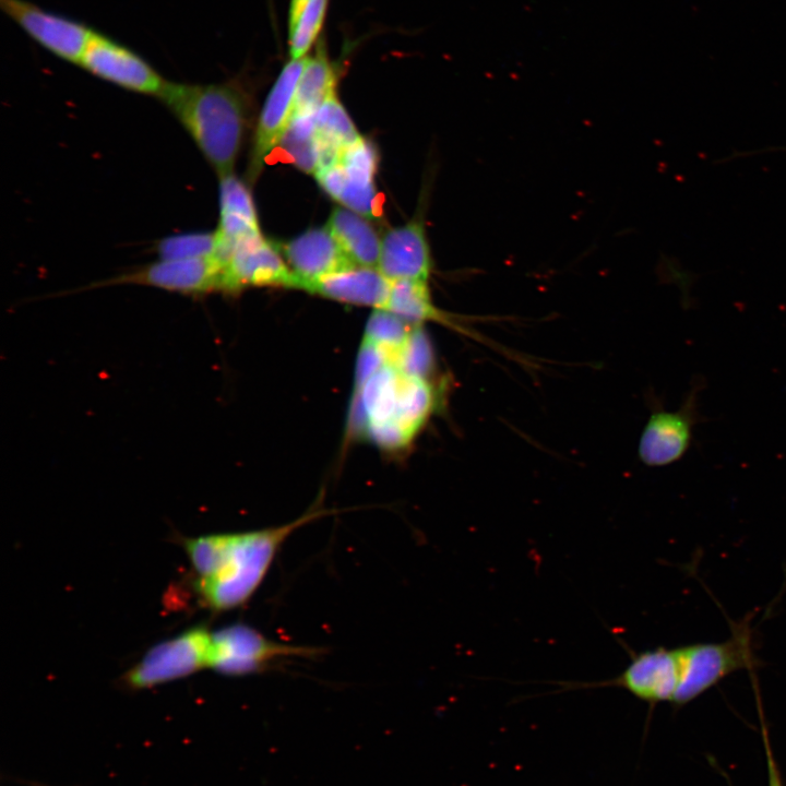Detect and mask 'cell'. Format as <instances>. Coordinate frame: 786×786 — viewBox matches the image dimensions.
Returning <instances> with one entry per match:
<instances>
[{
	"label": "cell",
	"instance_id": "8fae6325",
	"mask_svg": "<svg viewBox=\"0 0 786 786\" xmlns=\"http://www.w3.org/2000/svg\"><path fill=\"white\" fill-rule=\"evenodd\" d=\"M680 681L678 650L657 647L632 656L627 668L616 678L593 683H565V688L620 687L638 699L657 703L672 702Z\"/></svg>",
	"mask_w": 786,
	"mask_h": 786
},
{
	"label": "cell",
	"instance_id": "83f0119b",
	"mask_svg": "<svg viewBox=\"0 0 786 786\" xmlns=\"http://www.w3.org/2000/svg\"><path fill=\"white\" fill-rule=\"evenodd\" d=\"M309 0H290L288 10V26L293 24Z\"/></svg>",
	"mask_w": 786,
	"mask_h": 786
},
{
	"label": "cell",
	"instance_id": "ba28073f",
	"mask_svg": "<svg viewBox=\"0 0 786 786\" xmlns=\"http://www.w3.org/2000/svg\"><path fill=\"white\" fill-rule=\"evenodd\" d=\"M1 10L28 37L56 57L79 64L95 31L26 0H0Z\"/></svg>",
	"mask_w": 786,
	"mask_h": 786
},
{
	"label": "cell",
	"instance_id": "4316f807",
	"mask_svg": "<svg viewBox=\"0 0 786 786\" xmlns=\"http://www.w3.org/2000/svg\"><path fill=\"white\" fill-rule=\"evenodd\" d=\"M763 738H764V746H765V753H766V760H767V769H769V785L770 786H783L779 772L777 770L776 763L774 761L771 746L769 742V738L766 735V731L763 729Z\"/></svg>",
	"mask_w": 786,
	"mask_h": 786
},
{
	"label": "cell",
	"instance_id": "44dd1931",
	"mask_svg": "<svg viewBox=\"0 0 786 786\" xmlns=\"http://www.w3.org/2000/svg\"><path fill=\"white\" fill-rule=\"evenodd\" d=\"M336 82V69L330 61L324 46L320 44L315 55L308 57L301 73L294 112L315 111L323 102L335 94Z\"/></svg>",
	"mask_w": 786,
	"mask_h": 786
},
{
	"label": "cell",
	"instance_id": "6da1fadb",
	"mask_svg": "<svg viewBox=\"0 0 786 786\" xmlns=\"http://www.w3.org/2000/svg\"><path fill=\"white\" fill-rule=\"evenodd\" d=\"M322 513L312 510L286 524L250 532L182 538L196 574L194 588L201 603L213 611L230 610L247 603L286 539Z\"/></svg>",
	"mask_w": 786,
	"mask_h": 786
},
{
	"label": "cell",
	"instance_id": "277c9868",
	"mask_svg": "<svg viewBox=\"0 0 786 786\" xmlns=\"http://www.w3.org/2000/svg\"><path fill=\"white\" fill-rule=\"evenodd\" d=\"M315 653L313 647L283 644L247 624L237 623L212 632L209 667L226 676H246L279 659Z\"/></svg>",
	"mask_w": 786,
	"mask_h": 786
},
{
	"label": "cell",
	"instance_id": "e0dca14e",
	"mask_svg": "<svg viewBox=\"0 0 786 786\" xmlns=\"http://www.w3.org/2000/svg\"><path fill=\"white\" fill-rule=\"evenodd\" d=\"M219 179V222L215 230L217 245L214 257L224 266L239 241L261 231L248 187L234 174Z\"/></svg>",
	"mask_w": 786,
	"mask_h": 786
},
{
	"label": "cell",
	"instance_id": "7a4b0ae2",
	"mask_svg": "<svg viewBox=\"0 0 786 786\" xmlns=\"http://www.w3.org/2000/svg\"><path fill=\"white\" fill-rule=\"evenodd\" d=\"M221 177L233 174L248 112L239 80L213 84L167 81L158 96Z\"/></svg>",
	"mask_w": 786,
	"mask_h": 786
},
{
	"label": "cell",
	"instance_id": "3957f363",
	"mask_svg": "<svg viewBox=\"0 0 786 786\" xmlns=\"http://www.w3.org/2000/svg\"><path fill=\"white\" fill-rule=\"evenodd\" d=\"M677 648L680 681L672 699L677 705L694 700L733 672L759 665L749 619L735 623L731 635L723 642Z\"/></svg>",
	"mask_w": 786,
	"mask_h": 786
},
{
	"label": "cell",
	"instance_id": "2e32d148",
	"mask_svg": "<svg viewBox=\"0 0 786 786\" xmlns=\"http://www.w3.org/2000/svg\"><path fill=\"white\" fill-rule=\"evenodd\" d=\"M392 282L377 267L355 265L311 282L298 289L353 306L384 309Z\"/></svg>",
	"mask_w": 786,
	"mask_h": 786
},
{
	"label": "cell",
	"instance_id": "603a6c76",
	"mask_svg": "<svg viewBox=\"0 0 786 786\" xmlns=\"http://www.w3.org/2000/svg\"><path fill=\"white\" fill-rule=\"evenodd\" d=\"M415 325L385 309H374L366 325L364 340L382 349L395 364Z\"/></svg>",
	"mask_w": 786,
	"mask_h": 786
},
{
	"label": "cell",
	"instance_id": "9a60e30c",
	"mask_svg": "<svg viewBox=\"0 0 786 786\" xmlns=\"http://www.w3.org/2000/svg\"><path fill=\"white\" fill-rule=\"evenodd\" d=\"M281 251L295 274L296 289L305 282L355 266L327 226L307 230L282 245Z\"/></svg>",
	"mask_w": 786,
	"mask_h": 786
},
{
	"label": "cell",
	"instance_id": "f1b7e54d",
	"mask_svg": "<svg viewBox=\"0 0 786 786\" xmlns=\"http://www.w3.org/2000/svg\"><path fill=\"white\" fill-rule=\"evenodd\" d=\"M785 151H786V148H785Z\"/></svg>",
	"mask_w": 786,
	"mask_h": 786
},
{
	"label": "cell",
	"instance_id": "30bf717a",
	"mask_svg": "<svg viewBox=\"0 0 786 786\" xmlns=\"http://www.w3.org/2000/svg\"><path fill=\"white\" fill-rule=\"evenodd\" d=\"M295 274L285 263L277 245L262 234L239 241L222 271L219 290L237 293L254 286L294 288Z\"/></svg>",
	"mask_w": 786,
	"mask_h": 786
},
{
	"label": "cell",
	"instance_id": "7402d4cb",
	"mask_svg": "<svg viewBox=\"0 0 786 786\" xmlns=\"http://www.w3.org/2000/svg\"><path fill=\"white\" fill-rule=\"evenodd\" d=\"M278 145L297 168L315 175L319 169L320 151L314 111L294 112Z\"/></svg>",
	"mask_w": 786,
	"mask_h": 786
},
{
	"label": "cell",
	"instance_id": "8992f818",
	"mask_svg": "<svg viewBox=\"0 0 786 786\" xmlns=\"http://www.w3.org/2000/svg\"><path fill=\"white\" fill-rule=\"evenodd\" d=\"M377 166L374 145L361 136L341 153L335 164L319 169L314 176L332 199L367 219H374L380 214L374 184Z\"/></svg>",
	"mask_w": 786,
	"mask_h": 786
},
{
	"label": "cell",
	"instance_id": "4fadbf2b",
	"mask_svg": "<svg viewBox=\"0 0 786 786\" xmlns=\"http://www.w3.org/2000/svg\"><path fill=\"white\" fill-rule=\"evenodd\" d=\"M223 267L214 255L160 260L115 282L136 283L181 294L219 290Z\"/></svg>",
	"mask_w": 786,
	"mask_h": 786
},
{
	"label": "cell",
	"instance_id": "ac0fdd59",
	"mask_svg": "<svg viewBox=\"0 0 786 786\" xmlns=\"http://www.w3.org/2000/svg\"><path fill=\"white\" fill-rule=\"evenodd\" d=\"M327 227L355 265L378 269L381 239L366 217L337 207L332 212Z\"/></svg>",
	"mask_w": 786,
	"mask_h": 786
},
{
	"label": "cell",
	"instance_id": "52a82bcc",
	"mask_svg": "<svg viewBox=\"0 0 786 786\" xmlns=\"http://www.w3.org/2000/svg\"><path fill=\"white\" fill-rule=\"evenodd\" d=\"M702 377H694L682 405L674 412L653 409L641 433L639 457L647 466H666L679 461L689 450L694 427L701 421L699 395L704 389Z\"/></svg>",
	"mask_w": 786,
	"mask_h": 786
},
{
	"label": "cell",
	"instance_id": "9c48e42d",
	"mask_svg": "<svg viewBox=\"0 0 786 786\" xmlns=\"http://www.w3.org/2000/svg\"><path fill=\"white\" fill-rule=\"evenodd\" d=\"M79 66L102 80L145 95L159 96L167 83L138 52L97 32Z\"/></svg>",
	"mask_w": 786,
	"mask_h": 786
},
{
	"label": "cell",
	"instance_id": "7c38bea8",
	"mask_svg": "<svg viewBox=\"0 0 786 786\" xmlns=\"http://www.w3.org/2000/svg\"><path fill=\"white\" fill-rule=\"evenodd\" d=\"M308 57L290 59L282 69L262 108L250 155L249 179L260 174L269 154L278 145L294 114L298 83Z\"/></svg>",
	"mask_w": 786,
	"mask_h": 786
},
{
	"label": "cell",
	"instance_id": "d6986e66",
	"mask_svg": "<svg viewBox=\"0 0 786 786\" xmlns=\"http://www.w3.org/2000/svg\"><path fill=\"white\" fill-rule=\"evenodd\" d=\"M314 119L320 151L319 169H321L336 163L341 153L361 136L336 93L314 111Z\"/></svg>",
	"mask_w": 786,
	"mask_h": 786
},
{
	"label": "cell",
	"instance_id": "484cf974",
	"mask_svg": "<svg viewBox=\"0 0 786 786\" xmlns=\"http://www.w3.org/2000/svg\"><path fill=\"white\" fill-rule=\"evenodd\" d=\"M402 371L428 379L433 370V356L425 332L415 325L412 335L394 364Z\"/></svg>",
	"mask_w": 786,
	"mask_h": 786
},
{
	"label": "cell",
	"instance_id": "5b68a950",
	"mask_svg": "<svg viewBox=\"0 0 786 786\" xmlns=\"http://www.w3.org/2000/svg\"><path fill=\"white\" fill-rule=\"evenodd\" d=\"M211 634L198 626L155 645L123 675L124 687L151 689L209 667Z\"/></svg>",
	"mask_w": 786,
	"mask_h": 786
},
{
	"label": "cell",
	"instance_id": "d4e9b609",
	"mask_svg": "<svg viewBox=\"0 0 786 786\" xmlns=\"http://www.w3.org/2000/svg\"><path fill=\"white\" fill-rule=\"evenodd\" d=\"M216 234L189 233L163 239L157 246L162 260L211 257L216 251Z\"/></svg>",
	"mask_w": 786,
	"mask_h": 786
},
{
	"label": "cell",
	"instance_id": "5bb4252c",
	"mask_svg": "<svg viewBox=\"0 0 786 786\" xmlns=\"http://www.w3.org/2000/svg\"><path fill=\"white\" fill-rule=\"evenodd\" d=\"M378 270L391 282H428L432 260L425 225L420 219L385 233L381 238Z\"/></svg>",
	"mask_w": 786,
	"mask_h": 786
},
{
	"label": "cell",
	"instance_id": "ffe728a7",
	"mask_svg": "<svg viewBox=\"0 0 786 786\" xmlns=\"http://www.w3.org/2000/svg\"><path fill=\"white\" fill-rule=\"evenodd\" d=\"M385 310L393 312L412 325L427 321L453 323L450 315L432 302L428 282L402 279L392 282Z\"/></svg>",
	"mask_w": 786,
	"mask_h": 786
},
{
	"label": "cell",
	"instance_id": "cb8c5ba5",
	"mask_svg": "<svg viewBox=\"0 0 786 786\" xmlns=\"http://www.w3.org/2000/svg\"><path fill=\"white\" fill-rule=\"evenodd\" d=\"M327 5L329 0H309L296 21L288 26L290 59L307 57L321 33Z\"/></svg>",
	"mask_w": 786,
	"mask_h": 786
}]
</instances>
